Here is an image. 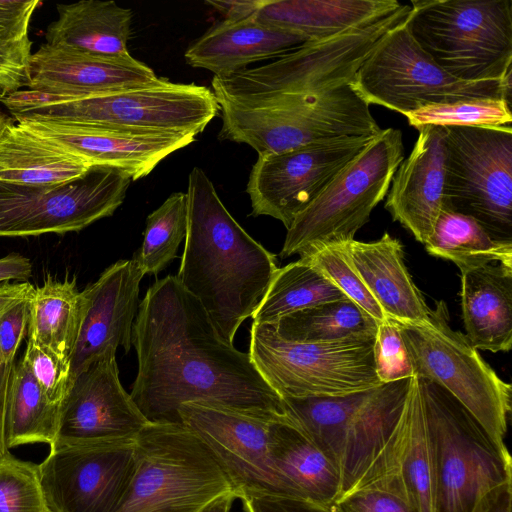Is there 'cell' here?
<instances>
[{"mask_svg":"<svg viewBox=\"0 0 512 512\" xmlns=\"http://www.w3.org/2000/svg\"><path fill=\"white\" fill-rule=\"evenodd\" d=\"M374 364L382 383L415 376L403 338L391 318L386 317L378 324L374 343Z\"/></svg>","mask_w":512,"mask_h":512,"instance_id":"41","label":"cell"},{"mask_svg":"<svg viewBox=\"0 0 512 512\" xmlns=\"http://www.w3.org/2000/svg\"><path fill=\"white\" fill-rule=\"evenodd\" d=\"M34 286L27 282L8 283L0 286V314L18 300L30 295Z\"/></svg>","mask_w":512,"mask_h":512,"instance_id":"52","label":"cell"},{"mask_svg":"<svg viewBox=\"0 0 512 512\" xmlns=\"http://www.w3.org/2000/svg\"><path fill=\"white\" fill-rule=\"evenodd\" d=\"M348 259L386 317L417 323L430 308L404 264L403 247L388 233L375 241L344 243Z\"/></svg>","mask_w":512,"mask_h":512,"instance_id":"25","label":"cell"},{"mask_svg":"<svg viewBox=\"0 0 512 512\" xmlns=\"http://www.w3.org/2000/svg\"><path fill=\"white\" fill-rule=\"evenodd\" d=\"M178 414L181 423L213 453L238 498L248 493L302 498L277 469L270 454V427L282 417L254 416L201 402L181 405Z\"/></svg>","mask_w":512,"mask_h":512,"instance_id":"17","label":"cell"},{"mask_svg":"<svg viewBox=\"0 0 512 512\" xmlns=\"http://www.w3.org/2000/svg\"><path fill=\"white\" fill-rule=\"evenodd\" d=\"M148 423L120 382L116 352L108 351L70 380L50 448L133 440Z\"/></svg>","mask_w":512,"mask_h":512,"instance_id":"19","label":"cell"},{"mask_svg":"<svg viewBox=\"0 0 512 512\" xmlns=\"http://www.w3.org/2000/svg\"><path fill=\"white\" fill-rule=\"evenodd\" d=\"M237 498V494L230 491L210 502L201 512H230L232 504Z\"/></svg>","mask_w":512,"mask_h":512,"instance_id":"53","label":"cell"},{"mask_svg":"<svg viewBox=\"0 0 512 512\" xmlns=\"http://www.w3.org/2000/svg\"><path fill=\"white\" fill-rule=\"evenodd\" d=\"M186 196L188 225L176 278L233 344L271 284L276 257L232 217L199 167L188 176Z\"/></svg>","mask_w":512,"mask_h":512,"instance_id":"2","label":"cell"},{"mask_svg":"<svg viewBox=\"0 0 512 512\" xmlns=\"http://www.w3.org/2000/svg\"><path fill=\"white\" fill-rule=\"evenodd\" d=\"M378 322L349 299L296 311L274 323L277 334L292 342L326 343L374 337Z\"/></svg>","mask_w":512,"mask_h":512,"instance_id":"35","label":"cell"},{"mask_svg":"<svg viewBox=\"0 0 512 512\" xmlns=\"http://www.w3.org/2000/svg\"><path fill=\"white\" fill-rule=\"evenodd\" d=\"M39 0H0V43L28 38V28Z\"/></svg>","mask_w":512,"mask_h":512,"instance_id":"46","label":"cell"},{"mask_svg":"<svg viewBox=\"0 0 512 512\" xmlns=\"http://www.w3.org/2000/svg\"><path fill=\"white\" fill-rule=\"evenodd\" d=\"M92 165L19 125L0 130V182L52 184L74 180Z\"/></svg>","mask_w":512,"mask_h":512,"instance_id":"30","label":"cell"},{"mask_svg":"<svg viewBox=\"0 0 512 512\" xmlns=\"http://www.w3.org/2000/svg\"><path fill=\"white\" fill-rule=\"evenodd\" d=\"M419 379L435 468V512H474L512 481V460L474 416L441 386Z\"/></svg>","mask_w":512,"mask_h":512,"instance_id":"8","label":"cell"},{"mask_svg":"<svg viewBox=\"0 0 512 512\" xmlns=\"http://www.w3.org/2000/svg\"><path fill=\"white\" fill-rule=\"evenodd\" d=\"M15 363V361L4 363L0 359V460L9 453L6 443L5 420L8 391Z\"/></svg>","mask_w":512,"mask_h":512,"instance_id":"50","label":"cell"},{"mask_svg":"<svg viewBox=\"0 0 512 512\" xmlns=\"http://www.w3.org/2000/svg\"><path fill=\"white\" fill-rule=\"evenodd\" d=\"M269 449L281 474L302 498L332 506L341 496V477L330 459L287 415L272 422Z\"/></svg>","mask_w":512,"mask_h":512,"instance_id":"29","label":"cell"},{"mask_svg":"<svg viewBox=\"0 0 512 512\" xmlns=\"http://www.w3.org/2000/svg\"><path fill=\"white\" fill-rule=\"evenodd\" d=\"M11 116L7 115L0 109V130L10 120Z\"/></svg>","mask_w":512,"mask_h":512,"instance_id":"54","label":"cell"},{"mask_svg":"<svg viewBox=\"0 0 512 512\" xmlns=\"http://www.w3.org/2000/svg\"><path fill=\"white\" fill-rule=\"evenodd\" d=\"M301 257H306L347 299L359 306L378 323L386 318L382 308L352 267L344 244L324 246Z\"/></svg>","mask_w":512,"mask_h":512,"instance_id":"40","label":"cell"},{"mask_svg":"<svg viewBox=\"0 0 512 512\" xmlns=\"http://www.w3.org/2000/svg\"><path fill=\"white\" fill-rule=\"evenodd\" d=\"M416 129L426 126H511L510 102L504 99H470L432 104L405 115Z\"/></svg>","mask_w":512,"mask_h":512,"instance_id":"38","label":"cell"},{"mask_svg":"<svg viewBox=\"0 0 512 512\" xmlns=\"http://www.w3.org/2000/svg\"><path fill=\"white\" fill-rule=\"evenodd\" d=\"M15 122L90 165L117 168L132 181L147 176L168 155L196 140V136L141 132L89 126L32 117Z\"/></svg>","mask_w":512,"mask_h":512,"instance_id":"20","label":"cell"},{"mask_svg":"<svg viewBox=\"0 0 512 512\" xmlns=\"http://www.w3.org/2000/svg\"><path fill=\"white\" fill-rule=\"evenodd\" d=\"M9 94L10 92L2 84H0V103Z\"/></svg>","mask_w":512,"mask_h":512,"instance_id":"55","label":"cell"},{"mask_svg":"<svg viewBox=\"0 0 512 512\" xmlns=\"http://www.w3.org/2000/svg\"><path fill=\"white\" fill-rule=\"evenodd\" d=\"M32 276V262L18 253L0 258V282L18 280L27 282Z\"/></svg>","mask_w":512,"mask_h":512,"instance_id":"49","label":"cell"},{"mask_svg":"<svg viewBox=\"0 0 512 512\" xmlns=\"http://www.w3.org/2000/svg\"><path fill=\"white\" fill-rule=\"evenodd\" d=\"M132 345L138 369L130 395L149 422L181 423L180 406L192 402L268 418L287 415L249 354L223 339L176 276L147 289Z\"/></svg>","mask_w":512,"mask_h":512,"instance_id":"1","label":"cell"},{"mask_svg":"<svg viewBox=\"0 0 512 512\" xmlns=\"http://www.w3.org/2000/svg\"><path fill=\"white\" fill-rule=\"evenodd\" d=\"M512 481L490 491L477 505L474 512H511Z\"/></svg>","mask_w":512,"mask_h":512,"instance_id":"51","label":"cell"},{"mask_svg":"<svg viewBox=\"0 0 512 512\" xmlns=\"http://www.w3.org/2000/svg\"><path fill=\"white\" fill-rule=\"evenodd\" d=\"M446 128L443 207L477 221L512 244V127Z\"/></svg>","mask_w":512,"mask_h":512,"instance_id":"14","label":"cell"},{"mask_svg":"<svg viewBox=\"0 0 512 512\" xmlns=\"http://www.w3.org/2000/svg\"><path fill=\"white\" fill-rule=\"evenodd\" d=\"M411 5L336 36L307 42L276 60L229 76H214L217 102L250 103L305 95L350 84L383 38L405 22Z\"/></svg>","mask_w":512,"mask_h":512,"instance_id":"6","label":"cell"},{"mask_svg":"<svg viewBox=\"0 0 512 512\" xmlns=\"http://www.w3.org/2000/svg\"><path fill=\"white\" fill-rule=\"evenodd\" d=\"M333 507L336 512H416L403 496L381 487L353 490Z\"/></svg>","mask_w":512,"mask_h":512,"instance_id":"43","label":"cell"},{"mask_svg":"<svg viewBox=\"0 0 512 512\" xmlns=\"http://www.w3.org/2000/svg\"><path fill=\"white\" fill-rule=\"evenodd\" d=\"M424 245L430 255L453 262L460 271L492 262L512 265V244L494 240L473 218L445 207Z\"/></svg>","mask_w":512,"mask_h":512,"instance_id":"36","label":"cell"},{"mask_svg":"<svg viewBox=\"0 0 512 512\" xmlns=\"http://www.w3.org/2000/svg\"><path fill=\"white\" fill-rule=\"evenodd\" d=\"M187 225L184 192L172 193L148 215L143 242L132 258L144 275H157L173 261L180 243L185 240Z\"/></svg>","mask_w":512,"mask_h":512,"instance_id":"37","label":"cell"},{"mask_svg":"<svg viewBox=\"0 0 512 512\" xmlns=\"http://www.w3.org/2000/svg\"><path fill=\"white\" fill-rule=\"evenodd\" d=\"M26 88L65 98L121 91L156 82L159 77L129 53L100 55L42 44L29 59Z\"/></svg>","mask_w":512,"mask_h":512,"instance_id":"22","label":"cell"},{"mask_svg":"<svg viewBox=\"0 0 512 512\" xmlns=\"http://www.w3.org/2000/svg\"><path fill=\"white\" fill-rule=\"evenodd\" d=\"M412 378L343 396L282 398L286 414L337 468L340 498L365 487L402 490L398 471Z\"/></svg>","mask_w":512,"mask_h":512,"instance_id":"3","label":"cell"},{"mask_svg":"<svg viewBox=\"0 0 512 512\" xmlns=\"http://www.w3.org/2000/svg\"><path fill=\"white\" fill-rule=\"evenodd\" d=\"M0 512H49L39 464L20 460L10 452L0 460Z\"/></svg>","mask_w":512,"mask_h":512,"instance_id":"39","label":"cell"},{"mask_svg":"<svg viewBox=\"0 0 512 512\" xmlns=\"http://www.w3.org/2000/svg\"><path fill=\"white\" fill-rule=\"evenodd\" d=\"M376 136L343 137L258 154L246 187L251 215L270 216L288 229Z\"/></svg>","mask_w":512,"mask_h":512,"instance_id":"16","label":"cell"},{"mask_svg":"<svg viewBox=\"0 0 512 512\" xmlns=\"http://www.w3.org/2000/svg\"><path fill=\"white\" fill-rule=\"evenodd\" d=\"M22 358L48 399L61 405L70 385V362L30 339Z\"/></svg>","mask_w":512,"mask_h":512,"instance_id":"42","label":"cell"},{"mask_svg":"<svg viewBox=\"0 0 512 512\" xmlns=\"http://www.w3.org/2000/svg\"><path fill=\"white\" fill-rule=\"evenodd\" d=\"M461 272V308L470 343L481 350L512 347V265L492 262Z\"/></svg>","mask_w":512,"mask_h":512,"instance_id":"26","label":"cell"},{"mask_svg":"<svg viewBox=\"0 0 512 512\" xmlns=\"http://www.w3.org/2000/svg\"><path fill=\"white\" fill-rule=\"evenodd\" d=\"M217 103L219 139L247 144L258 154L343 137H373L382 130L370 105L350 84L313 94Z\"/></svg>","mask_w":512,"mask_h":512,"instance_id":"5","label":"cell"},{"mask_svg":"<svg viewBox=\"0 0 512 512\" xmlns=\"http://www.w3.org/2000/svg\"><path fill=\"white\" fill-rule=\"evenodd\" d=\"M58 19L46 29V43L100 55L129 53L132 11L114 1L57 4Z\"/></svg>","mask_w":512,"mask_h":512,"instance_id":"28","label":"cell"},{"mask_svg":"<svg viewBox=\"0 0 512 512\" xmlns=\"http://www.w3.org/2000/svg\"><path fill=\"white\" fill-rule=\"evenodd\" d=\"M83 316V297L76 280L48 277L30 297L28 339L69 361Z\"/></svg>","mask_w":512,"mask_h":512,"instance_id":"31","label":"cell"},{"mask_svg":"<svg viewBox=\"0 0 512 512\" xmlns=\"http://www.w3.org/2000/svg\"><path fill=\"white\" fill-rule=\"evenodd\" d=\"M32 41L0 43V84L10 94L27 87Z\"/></svg>","mask_w":512,"mask_h":512,"instance_id":"44","label":"cell"},{"mask_svg":"<svg viewBox=\"0 0 512 512\" xmlns=\"http://www.w3.org/2000/svg\"><path fill=\"white\" fill-rule=\"evenodd\" d=\"M239 499L245 512H336L333 505H323L299 497L248 493Z\"/></svg>","mask_w":512,"mask_h":512,"instance_id":"47","label":"cell"},{"mask_svg":"<svg viewBox=\"0 0 512 512\" xmlns=\"http://www.w3.org/2000/svg\"><path fill=\"white\" fill-rule=\"evenodd\" d=\"M407 23L418 45L463 81L511 76V0H414Z\"/></svg>","mask_w":512,"mask_h":512,"instance_id":"9","label":"cell"},{"mask_svg":"<svg viewBox=\"0 0 512 512\" xmlns=\"http://www.w3.org/2000/svg\"><path fill=\"white\" fill-rule=\"evenodd\" d=\"M230 491L227 474L194 432L149 422L135 439L134 470L113 512H201Z\"/></svg>","mask_w":512,"mask_h":512,"instance_id":"7","label":"cell"},{"mask_svg":"<svg viewBox=\"0 0 512 512\" xmlns=\"http://www.w3.org/2000/svg\"><path fill=\"white\" fill-rule=\"evenodd\" d=\"M32 293L0 314V359L4 363L15 361L16 352L25 337Z\"/></svg>","mask_w":512,"mask_h":512,"instance_id":"45","label":"cell"},{"mask_svg":"<svg viewBox=\"0 0 512 512\" xmlns=\"http://www.w3.org/2000/svg\"><path fill=\"white\" fill-rule=\"evenodd\" d=\"M262 0H207L205 3L217 10L225 20L254 17Z\"/></svg>","mask_w":512,"mask_h":512,"instance_id":"48","label":"cell"},{"mask_svg":"<svg viewBox=\"0 0 512 512\" xmlns=\"http://www.w3.org/2000/svg\"><path fill=\"white\" fill-rule=\"evenodd\" d=\"M394 321L414 375L448 391L499 447L506 448L512 387L483 360L464 334L451 328L445 302H436L422 322Z\"/></svg>","mask_w":512,"mask_h":512,"instance_id":"10","label":"cell"},{"mask_svg":"<svg viewBox=\"0 0 512 512\" xmlns=\"http://www.w3.org/2000/svg\"><path fill=\"white\" fill-rule=\"evenodd\" d=\"M403 160L402 132L394 128L381 130L294 219L287 229L281 258L301 257L324 246L353 240L387 195Z\"/></svg>","mask_w":512,"mask_h":512,"instance_id":"11","label":"cell"},{"mask_svg":"<svg viewBox=\"0 0 512 512\" xmlns=\"http://www.w3.org/2000/svg\"><path fill=\"white\" fill-rule=\"evenodd\" d=\"M131 181L117 168L93 165L81 177L66 182H0V237L80 231L113 215Z\"/></svg>","mask_w":512,"mask_h":512,"instance_id":"15","label":"cell"},{"mask_svg":"<svg viewBox=\"0 0 512 512\" xmlns=\"http://www.w3.org/2000/svg\"><path fill=\"white\" fill-rule=\"evenodd\" d=\"M401 5L396 0H262L254 17L313 42L372 22Z\"/></svg>","mask_w":512,"mask_h":512,"instance_id":"27","label":"cell"},{"mask_svg":"<svg viewBox=\"0 0 512 512\" xmlns=\"http://www.w3.org/2000/svg\"><path fill=\"white\" fill-rule=\"evenodd\" d=\"M143 276L133 259L119 260L81 291L83 316L70 359L71 379L105 352L119 346L130 350Z\"/></svg>","mask_w":512,"mask_h":512,"instance_id":"21","label":"cell"},{"mask_svg":"<svg viewBox=\"0 0 512 512\" xmlns=\"http://www.w3.org/2000/svg\"><path fill=\"white\" fill-rule=\"evenodd\" d=\"M347 297L306 257L278 268L258 307L253 322L274 324L279 319L325 302Z\"/></svg>","mask_w":512,"mask_h":512,"instance_id":"34","label":"cell"},{"mask_svg":"<svg viewBox=\"0 0 512 512\" xmlns=\"http://www.w3.org/2000/svg\"><path fill=\"white\" fill-rule=\"evenodd\" d=\"M375 336L300 343L281 338L273 324L252 322L248 354L281 398L343 396L383 384L375 370Z\"/></svg>","mask_w":512,"mask_h":512,"instance_id":"12","label":"cell"},{"mask_svg":"<svg viewBox=\"0 0 512 512\" xmlns=\"http://www.w3.org/2000/svg\"><path fill=\"white\" fill-rule=\"evenodd\" d=\"M12 117H32L89 126L197 136L219 113L209 88L166 78L121 91L65 98L17 90L2 101Z\"/></svg>","mask_w":512,"mask_h":512,"instance_id":"4","label":"cell"},{"mask_svg":"<svg viewBox=\"0 0 512 512\" xmlns=\"http://www.w3.org/2000/svg\"><path fill=\"white\" fill-rule=\"evenodd\" d=\"M407 20L383 38L350 83L366 103L406 115L428 105L459 100L510 102L511 76L469 82L450 75L418 45Z\"/></svg>","mask_w":512,"mask_h":512,"instance_id":"13","label":"cell"},{"mask_svg":"<svg viewBox=\"0 0 512 512\" xmlns=\"http://www.w3.org/2000/svg\"><path fill=\"white\" fill-rule=\"evenodd\" d=\"M309 42L296 33L258 21L255 17L225 20L211 26L186 50V63L214 76H229L251 63L278 58Z\"/></svg>","mask_w":512,"mask_h":512,"instance_id":"24","label":"cell"},{"mask_svg":"<svg viewBox=\"0 0 512 512\" xmlns=\"http://www.w3.org/2000/svg\"><path fill=\"white\" fill-rule=\"evenodd\" d=\"M407 159L398 166L385 208L395 221L425 244L443 209L446 173V128L426 125Z\"/></svg>","mask_w":512,"mask_h":512,"instance_id":"23","label":"cell"},{"mask_svg":"<svg viewBox=\"0 0 512 512\" xmlns=\"http://www.w3.org/2000/svg\"><path fill=\"white\" fill-rule=\"evenodd\" d=\"M60 405L52 403L26 362L15 363L8 391L5 434L10 449L23 444L54 443Z\"/></svg>","mask_w":512,"mask_h":512,"instance_id":"33","label":"cell"},{"mask_svg":"<svg viewBox=\"0 0 512 512\" xmlns=\"http://www.w3.org/2000/svg\"><path fill=\"white\" fill-rule=\"evenodd\" d=\"M406 435L398 478L416 512H435V468L419 379L414 376L405 400Z\"/></svg>","mask_w":512,"mask_h":512,"instance_id":"32","label":"cell"},{"mask_svg":"<svg viewBox=\"0 0 512 512\" xmlns=\"http://www.w3.org/2000/svg\"><path fill=\"white\" fill-rule=\"evenodd\" d=\"M135 439L51 447L39 464L49 512H113L134 470Z\"/></svg>","mask_w":512,"mask_h":512,"instance_id":"18","label":"cell"}]
</instances>
